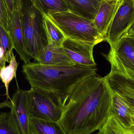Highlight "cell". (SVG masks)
<instances>
[{
	"instance_id": "cell-1",
	"label": "cell",
	"mask_w": 134,
	"mask_h": 134,
	"mask_svg": "<svg viewBox=\"0 0 134 134\" xmlns=\"http://www.w3.org/2000/svg\"><path fill=\"white\" fill-rule=\"evenodd\" d=\"M113 91L105 77L97 74L81 82L63 109L59 123L66 134L99 131L111 113Z\"/></svg>"
},
{
	"instance_id": "cell-2",
	"label": "cell",
	"mask_w": 134,
	"mask_h": 134,
	"mask_svg": "<svg viewBox=\"0 0 134 134\" xmlns=\"http://www.w3.org/2000/svg\"><path fill=\"white\" fill-rule=\"evenodd\" d=\"M95 67L75 64L52 66L37 63L25 64L22 72L31 88L53 94L64 108L75 88L83 80L97 74Z\"/></svg>"
},
{
	"instance_id": "cell-3",
	"label": "cell",
	"mask_w": 134,
	"mask_h": 134,
	"mask_svg": "<svg viewBox=\"0 0 134 134\" xmlns=\"http://www.w3.org/2000/svg\"><path fill=\"white\" fill-rule=\"evenodd\" d=\"M19 12L26 50L36 60L49 43L44 15L31 0H22Z\"/></svg>"
},
{
	"instance_id": "cell-4",
	"label": "cell",
	"mask_w": 134,
	"mask_h": 134,
	"mask_svg": "<svg viewBox=\"0 0 134 134\" xmlns=\"http://www.w3.org/2000/svg\"><path fill=\"white\" fill-rule=\"evenodd\" d=\"M47 16L66 38L96 46L104 41L93 21L70 11L49 14Z\"/></svg>"
},
{
	"instance_id": "cell-5",
	"label": "cell",
	"mask_w": 134,
	"mask_h": 134,
	"mask_svg": "<svg viewBox=\"0 0 134 134\" xmlns=\"http://www.w3.org/2000/svg\"><path fill=\"white\" fill-rule=\"evenodd\" d=\"M28 91L31 118L59 122L63 108L55 96L31 87Z\"/></svg>"
},
{
	"instance_id": "cell-6",
	"label": "cell",
	"mask_w": 134,
	"mask_h": 134,
	"mask_svg": "<svg viewBox=\"0 0 134 134\" xmlns=\"http://www.w3.org/2000/svg\"><path fill=\"white\" fill-rule=\"evenodd\" d=\"M103 56L110 63L111 69L134 78V37L126 34L115 47Z\"/></svg>"
},
{
	"instance_id": "cell-7",
	"label": "cell",
	"mask_w": 134,
	"mask_h": 134,
	"mask_svg": "<svg viewBox=\"0 0 134 134\" xmlns=\"http://www.w3.org/2000/svg\"><path fill=\"white\" fill-rule=\"evenodd\" d=\"M134 23V1L122 0L104 41L108 42L111 48L115 47Z\"/></svg>"
},
{
	"instance_id": "cell-8",
	"label": "cell",
	"mask_w": 134,
	"mask_h": 134,
	"mask_svg": "<svg viewBox=\"0 0 134 134\" xmlns=\"http://www.w3.org/2000/svg\"><path fill=\"white\" fill-rule=\"evenodd\" d=\"M9 111L21 134H29L30 112L29 91L19 87L12 98Z\"/></svg>"
},
{
	"instance_id": "cell-9",
	"label": "cell",
	"mask_w": 134,
	"mask_h": 134,
	"mask_svg": "<svg viewBox=\"0 0 134 134\" xmlns=\"http://www.w3.org/2000/svg\"><path fill=\"white\" fill-rule=\"evenodd\" d=\"M63 46L68 56L75 64L87 67L97 66L93 56L94 45L66 38Z\"/></svg>"
},
{
	"instance_id": "cell-10",
	"label": "cell",
	"mask_w": 134,
	"mask_h": 134,
	"mask_svg": "<svg viewBox=\"0 0 134 134\" xmlns=\"http://www.w3.org/2000/svg\"><path fill=\"white\" fill-rule=\"evenodd\" d=\"M105 77L113 92L123 98L134 108V78L113 69Z\"/></svg>"
},
{
	"instance_id": "cell-11",
	"label": "cell",
	"mask_w": 134,
	"mask_h": 134,
	"mask_svg": "<svg viewBox=\"0 0 134 134\" xmlns=\"http://www.w3.org/2000/svg\"><path fill=\"white\" fill-rule=\"evenodd\" d=\"M122 0H102L93 23L98 33L104 38L108 34L111 24Z\"/></svg>"
},
{
	"instance_id": "cell-12",
	"label": "cell",
	"mask_w": 134,
	"mask_h": 134,
	"mask_svg": "<svg viewBox=\"0 0 134 134\" xmlns=\"http://www.w3.org/2000/svg\"><path fill=\"white\" fill-rule=\"evenodd\" d=\"M8 31L14 43V49L20 59L24 63H30L32 58L27 52L24 46L19 10L14 11L11 13Z\"/></svg>"
},
{
	"instance_id": "cell-13",
	"label": "cell",
	"mask_w": 134,
	"mask_h": 134,
	"mask_svg": "<svg viewBox=\"0 0 134 134\" xmlns=\"http://www.w3.org/2000/svg\"><path fill=\"white\" fill-rule=\"evenodd\" d=\"M36 60L37 63L45 65L70 66L75 64L67 55L63 44L49 43Z\"/></svg>"
},
{
	"instance_id": "cell-14",
	"label": "cell",
	"mask_w": 134,
	"mask_h": 134,
	"mask_svg": "<svg viewBox=\"0 0 134 134\" xmlns=\"http://www.w3.org/2000/svg\"><path fill=\"white\" fill-rule=\"evenodd\" d=\"M111 114L114 115L120 123L126 127L133 126L134 108L123 98L113 92Z\"/></svg>"
},
{
	"instance_id": "cell-15",
	"label": "cell",
	"mask_w": 134,
	"mask_h": 134,
	"mask_svg": "<svg viewBox=\"0 0 134 134\" xmlns=\"http://www.w3.org/2000/svg\"><path fill=\"white\" fill-rule=\"evenodd\" d=\"M70 12L93 21L102 0H64Z\"/></svg>"
},
{
	"instance_id": "cell-16",
	"label": "cell",
	"mask_w": 134,
	"mask_h": 134,
	"mask_svg": "<svg viewBox=\"0 0 134 134\" xmlns=\"http://www.w3.org/2000/svg\"><path fill=\"white\" fill-rule=\"evenodd\" d=\"M29 134H66L59 122L30 118Z\"/></svg>"
},
{
	"instance_id": "cell-17",
	"label": "cell",
	"mask_w": 134,
	"mask_h": 134,
	"mask_svg": "<svg viewBox=\"0 0 134 134\" xmlns=\"http://www.w3.org/2000/svg\"><path fill=\"white\" fill-rule=\"evenodd\" d=\"M34 6L44 15L69 11L64 0H31Z\"/></svg>"
},
{
	"instance_id": "cell-18",
	"label": "cell",
	"mask_w": 134,
	"mask_h": 134,
	"mask_svg": "<svg viewBox=\"0 0 134 134\" xmlns=\"http://www.w3.org/2000/svg\"><path fill=\"white\" fill-rule=\"evenodd\" d=\"M98 132L100 134H134V124L131 127H126L111 114Z\"/></svg>"
},
{
	"instance_id": "cell-19",
	"label": "cell",
	"mask_w": 134,
	"mask_h": 134,
	"mask_svg": "<svg viewBox=\"0 0 134 134\" xmlns=\"http://www.w3.org/2000/svg\"><path fill=\"white\" fill-rule=\"evenodd\" d=\"M18 64L13 53L12 54L8 66L0 69V79L4 85L5 89V95L7 99L12 101L9 95V87L10 82L14 78L16 77V71Z\"/></svg>"
},
{
	"instance_id": "cell-20",
	"label": "cell",
	"mask_w": 134,
	"mask_h": 134,
	"mask_svg": "<svg viewBox=\"0 0 134 134\" xmlns=\"http://www.w3.org/2000/svg\"><path fill=\"white\" fill-rule=\"evenodd\" d=\"M44 20L49 43L62 44L66 38L48 16L44 15Z\"/></svg>"
},
{
	"instance_id": "cell-21",
	"label": "cell",
	"mask_w": 134,
	"mask_h": 134,
	"mask_svg": "<svg viewBox=\"0 0 134 134\" xmlns=\"http://www.w3.org/2000/svg\"><path fill=\"white\" fill-rule=\"evenodd\" d=\"M0 134H21L9 112L0 114Z\"/></svg>"
},
{
	"instance_id": "cell-22",
	"label": "cell",
	"mask_w": 134,
	"mask_h": 134,
	"mask_svg": "<svg viewBox=\"0 0 134 134\" xmlns=\"http://www.w3.org/2000/svg\"><path fill=\"white\" fill-rule=\"evenodd\" d=\"M0 46L6 52L8 57L11 59L14 49V44L9 32L0 26Z\"/></svg>"
},
{
	"instance_id": "cell-23",
	"label": "cell",
	"mask_w": 134,
	"mask_h": 134,
	"mask_svg": "<svg viewBox=\"0 0 134 134\" xmlns=\"http://www.w3.org/2000/svg\"><path fill=\"white\" fill-rule=\"evenodd\" d=\"M10 17L11 13L6 5L5 1L0 0V26L7 31H8Z\"/></svg>"
},
{
	"instance_id": "cell-24",
	"label": "cell",
	"mask_w": 134,
	"mask_h": 134,
	"mask_svg": "<svg viewBox=\"0 0 134 134\" xmlns=\"http://www.w3.org/2000/svg\"><path fill=\"white\" fill-rule=\"evenodd\" d=\"M6 5L10 13L19 10L22 0H5Z\"/></svg>"
},
{
	"instance_id": "cell-25",
	"label": "cell",
	"mask_w": 134,
	"mask_h": 134,
	"mask_svg": "<svg viewBox=\"0 0 134 134\" xmlns=\"http://www.w3.org/2000/svg\"><path fill=\"white\" fill-rule=\"evenodd\" d=\"M10 60L4 49L0 46V69L5 67L6 62L9 63Z\"/></svg>"
},
{
	"instance_id": "cell-26",
	"label": "cell",
	"mask_w": 134,
	"mask_h": 134,
	"mask_svg": "<svg viewBox=\"0 0 134 134\" xmlns=\"http://www.w3.org/2000/svg\"><path fill=\"white\" fill-rule=\"evenodd\" d=\"M12 102L7 99L4 101L0 102V109L5 108H9L10 109L12 108Z\"/></svg>"
},
{
	"instance_id": "cell-27",
	"label": "cell",
	"mask_w": 134,
	"mask_h": 134,
	"mask_svg": "<svg viewBox=\"0 0 134 134\" xmlns=\"http://www.w3.org/2000/svg\"><path fill=\"white\" fill-rule=\"evenodd\" d=\"M126 34L134 37V23L130 27Z\"/></svg>"
},
{
	"instance_id": "cell-28",
	"label": "cell",
	"mask_w": 134,
	"mask_h": 134,
	"mask_svg": "<svg viewBox=\"0 0 134 134\" xmlns=\"http://www.w3.org/2000/svg\"><path fill=\"white\" fill-rule=\"evenodd\" d=\"M96 134H100V133H99V132H98L97 133H96Z\"/></svg>"
},
{
	"instance_id": "cell-29",
	"label": "cell",
	"mask_w": 134,
	"mask_h": 134,
	"mask_svg": "<svg viewBox=\"0 0 134 134\" xmlns=\"http://www.w3.org/2000/svg\"><path fill=\"white\" fill-rule=\"evenodd\" d=\"M133 120L134 121V115H133Z\"/></svg>"
},
{
	"instance_id": "cell-30",
	"label": "cell",
	"mask_w": 134,
	"mask_h": 134,
	"mask_svg": "<svg viewBox=\"0 0 134 134\" xmlns=\"http://www.w3.org/2000/svg\"><path fill=\"white\" fill-rule=\"evenodd\" d=\"M131 1H134V0H131Z\"/></svg>"
}]
</instances>
